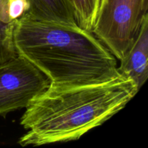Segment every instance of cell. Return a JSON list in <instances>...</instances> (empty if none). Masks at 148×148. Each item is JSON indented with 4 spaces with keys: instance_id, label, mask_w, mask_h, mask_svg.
<instances>
[{
    "instance_id": "6da1fadb",
    "label": "cell",
    "mask_w": 148,
    "mask_h": 148,
    "mask_svg": "<svg viewBox=\"0 0 148 148\" xmlns=\"http://www.w3.org/2000/svg\"><path fill=\"white\" fill-rule=\"evenodd\" d=\"M139 90L121 75L99 82L53 83L25 108L20 125L22 147L78 140L126 106Z\"/></svg>"
},
{
    "instance_id": "7a4b0ae2",
    "label": "cell",
    "mask_w": 148,
    "mask_h": 148,
    "mask_svg": "<svg viewBox=\"0 0 148 148\" xmlns=\"http://www.w3.org/2000/svg\"><path fill=\"white\" fill-rule=\"evenodd\" d=\"M17 55L53 83H90L120 76L117 59L92 31L78 25L37 20L27 12L16 20Z\"/></svg>"
},
{
    "instance_id": "3957f363",
    "label": "cell",
    "mask_w": 148,
    "mask_h": 148,
    "mask_svg": "<svg viewBox=\"0 0 148 148\" xmlns=\"http://www.w3.org/2000/svg\"><path fill=\"white\" fill-rule=\"evenodd\" d=\"M148 0H101L92 32L121 60L148 17Z\"/></svg>"
},
{
    "instance_id": "277c9868",
    "label": "cell",
    "mask_w": 148,
    "mask_h": 148,
    "mask_svg": "<svg viewBox=\"0 0 148 148\" xmlns=\"http://www.w3.org/2000/svg\"><path fill=\"white\" fill-rule=\"evenodd\" d=\"M50 82L43 72L19 55L0 64V116L25 108Z\"/></svg>"
},
{
    "instance_id": "5b68a950",
    "label": "cell",
    "mask_w": 148,
    "mask_h": 148,
    "mask_svg": "<svg viewBox=\"0 0 148 148\" xmlns=\"http://www.w3.org/2000/svg\"><path fill=\"white\" fill-rule=\"evenodd\" d=\"M120 62L119 73L133 81L140 90L148 77V17L145 20L137 38Z\"/></svg>"
},
{
    "instance_id": "8992f818",
    "label": "cell",
    "mask_w": 148,
    "mask_h": 148,
    "mask_svg": "<svg viewBox=\"0 0 148 148\" xmlns=\"http://www.w3.org/2000/svg\"><path fill=\"white\" fill-rule=\"evenodd\" d=\"M27 14L33 18L46 22L77 25L69 0H27Z\"/></svg>"
},
{
    "instance_id": "52a82bcc",
    "label": "cell",
    "mask_w": 148,
    "mask_h": 148,
    "mask_svg": "<svg viewBox=\"0 0 148 148\" xmlns=\"http://www.w3.org/2000/svg\"><path fill=\"white\" fill-rule=\"evenodd\" d=\"M10 0H0V64L17 55L13 43V31L16 21L12 19Z\"/></svg>"
},
{
    "instance_id": "ba28073f",
    "label": "cell",
    "mask_w": 148,
    "mask_h": 148,
    "mask_svg": "<svg viewBox=\"0 0 148 148\" xmlns=\"http://www.w3.org/2000/svg\"><path fill=\"white\" fill-rule=\"evenodd\" d=\"M79 27L92 31L101 0H69Z\"/></svg>"
}]
</instances>
